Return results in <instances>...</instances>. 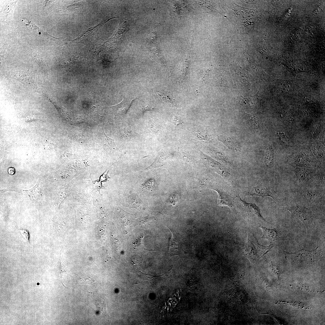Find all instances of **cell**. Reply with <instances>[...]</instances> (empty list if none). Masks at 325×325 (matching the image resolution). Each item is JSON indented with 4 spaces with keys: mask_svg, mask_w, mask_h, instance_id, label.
I'll list each match as a JSON object with an SVG mask.
<instances>
[{
    "mask_svg": "<svg viewBox=\"0 0 325 325\" xmlns=\"http://www.w3.org/2000/svg\"><path fill=\"white\" fill-rule=\"evenodd\" d=\"M274 246L273 244L266 246L260 244L254 234L250 233L248 234L244 252L248 257L254 259L262 257Z\"/></svg>",
    "mask_w": 325,
    "mask_h": 325,
    "instance_id": "6da1fadb",
    "label": "cell"
},
{
    "mask_svg": "<svg viewBox=\"0 0 325 325\" xmlns=\"http://www.w3.org/2000/svg\"><path fill=\"white\" fill-rule=\"evenodd\" d=\"M281 208L288 210L290 212L292 217L297 218L302 222L306 228L308 234L312 222V215L308 209L297 204L291 205Z\"/></svg>",
    "mask_w": 325,
    "mask_h": 325,
    "instance_id": "7a4b0ae2",
    "label": "cell"
},
{
    "mask_svg": "<svg viewBox=\"0 0 325 325\" xmlns=\"http://www.w3.org/2000/svg\"><path fill=\"white\" fill-rule=\"evenodd\" d=\"M9 77L28 86L38 92L39 89L36 84L34 74L29 70H18L11 72Z\"/></svg>",
    "mask_w": 325,
    "mask_h": 325,
    "instance_id": "3957f363",
    "label": "cell"
},
{
    "mask_svg": "<svg viewBox=\"0 0 325 325\" xmlns=\"http://www.w3.org/2000/svg\"><path fill=\"white\" fill-rule=\"evenodd\" d=\"M237 198L244 212L249 219L260 222H267L261 214L259 208L255 203H247L239 196Z\"/></svg>",
    "mask_w": 325,
    "mask_h": 325,
    "instance_id": "277c9868",
    "label": "cell"
},
{
    "mask_svg": "<svg viewBox=\"0 0 325 325\" xmlns=\"http://www.w3.org/2000/svg\"><path fill=\"white\" fill-rule=\"evenodd\" d=\"M202 155L211 168L230 182L234 184L233 178L222 164L203 153Z\"/></svg>",
    "mask_w": 325,
    "mask_h": 325,
    "instance_id": "5b68a950",
    "label": "cell"
},
{
    "mask_svg": "<svg viewBox=\"0 0 325 325\" xmlns=\"http://www.w3.org/2000/svg\"><path fill=\"white\" fill-rule=\"evenodd\" d=\"M243 191L246 196H256L262 197H269L274 199L272 192L263 184L252 187H245Z\"/></svg>",
    "mask_w": 325,
    "mask_h": 325,
    "instance_id": "8992f818",
    "label": "cell"
},
{
    "mask_svg": "<svg viewBox=\"0 0 325 325\" xmlns=\"http://www.w3.org/2000/svg\"><path fill=\"white\" fill-rule=\"evenodd\" d=\"M137 98H125L119 103L110 107L117 114L124 115L127 113L133 101Z\"/></svg>",
    "mask_w": 325,
    "mask_h": 325,
    "instance_id": "52a82bcc",
    "label": "cell"
},
{
    "mask_svg": "<svg viewBox=\"0 0 325 325\" xmlns=\"http://www.w3.org/2000/svg\"><path fill=\"white\" fill-rule=\"evenodd\" d=\"M212 189L216 191L218 194V205L227 206L231 209L233 207L232 198L230 195L222 189L219 188H214Z\"/></svg>",
    "mask_w": 325,
    "mask_h": 325,
    "instance_id": "ba28073f",
    "label": "cell"
},
{
    "mask_svg": "<svg viewBox=\"0 0 325 325\" xmlns=\"http://www.w3.org/2000/svg\"><path fill=\"white\" fill-rule=\"evenodd\" d=\"M17 1H6L2 6L0 11L1 16L4 20L8 21L12 18L13 13Z\"/></svg>",
    "mask_w": 325,
    "mask_h": 325,
    "instance_id": "9c48e42d",
    "label": "cell"
},
{
    "mask_svg": "<svg viewBox=\"0 0 325 325\" xmlns=\"http://www.w3.org/2000/svg\"><path fill=\"white\" fill-rule=\"evenodd\" d=\"M42 190L39 185V181L31 189L23 190L26 197L32 202L37 201L41 197Z\"/></svg>",
    "mask_w": 325,
    "mask_h": 325,
    "instance_id": "30bf717a",
    "label": "cell"
},
{
    "mask_svg": "<svg viewBox=\"0 0 325 325\" xmlns=\"http://www.w3.org/2000/svg\"><path fill=\"white\" fill-rule=\"evenodd\" d=\"M22 21L24 22L26 27L30 30L35 32L40 36L48 39L54 38H57L49 35L47 32L37 26L32 21H28L25 19H23Z\"/></svg>",
    "mask_w": 325,
    "mask_h": 325,
    "instance_id": "8fae6325",
    "label": "cell"
},
{
    "mask_svg": "<svg viewBox=\"0 0 325 325\" xmlns=\"http://www.w3.org/2000/svg\"><path fill=\"white\" fill-rule=\"evenodd\" d=\"M261 228L263 234L261 239H267L270 243H273L279 238L278 233L276 229L268 228L263 226L261 227Z\"/></svg>",
    "mask_w": 325,
    "mask_h": 325,
    "instance_id": "7c38bea8",
    "label": "cell"
},
{
    "mask_svg": "<svg viewBox=\"0 0 325 325\" xmlns=\"http://www.w3.org/2000/svg\"><path fill=\"white\" fill-rule=\"evenodd\" d=\"M218 139L230 149L234 151H239L240 147L238 142L231 137L226 136H220Z\"/></svg>",
    "mask_w": 325,
    "mask_h": 325,
    "instance_id": "4fadbf2b",
    "label": "cell"
},
{
    "mask_svg": "<svg viewBox=\"0 0 325 325\" xmlns=\"http://www.w3.org/2000/svg\"><path fill=\"white\" fill-rule=\"evenodd\" d=\"M166 161V154L164 153L161 152L158 155L153 162L144 170H147L157 167H164Z\"/></svg>",
    "mask_w": 325,
    "mask_h": 325,
    "instance_id": "5bb4252c",
    "label": "cell"
},
{
    "mask_svg": "<svg viewBox=\"0 0 325 325\" xmlns=\"http://www.w3.org/2000/svg\"><path fill=\"white\" fill-rule=\"evenodd\" d=\"M296 176L299 180L301 182H305L311 178V171L305 167L297 168L295 170Z\"/></svg>",
    "mask_w": 325,
    "mask_h": 325,
    "instance_id": "9a60e30c",
    "label": "cell"
},
{
    "mask_svg": "<svg viewBox=\"0 0 325 325\" xmlns=\"http://www.w3.org/2000/svg\"><path fill=\"white\" fill-rule=\"evenodd\" d=\"M29 53L31 57L37 63L44 71H47V67L46 62L44 59L40 54L38 52L33 50H30Z\"/></svg>",
    "mask_w": 325,
    "mask_h": 325,
    "instance_id": "2e32d148",
    "label": "cell"
},
{
    "mask_svg": "<svg viewBox=\"0 0 325 325\" xmlns=\"http://www.w3.org/2000/svg\"><path fill=\"white\" fill-rule=\"evenodd\" d=\"M246 120L249 126L254 130H257L261 127L259 120L255 116L251 114L246 113Z\"/></svg>",
    "mask_w": 325,
    "mask_h": 325,
    "instance_id": "e0dca14e",
    "label": "cell"
},
{
    "mask_svg": "<svg viewBox=\"0 0 325 325\" xmlns=\"http://www.w3.org/2000/svg\"><path fill=\"white\" fill-rule=\"evenodd\" d=\"M302 195L304 199L309 201L316 200L320 197L319 194L317 192L308 190L303 191Z\"/></svg>",
    "mask_w": 325,
    "mask_h": 325,
    "instance_id": "ac0fdd59",
    "label": "cell"
},
{
    "mask_svg": "<svg viewBox=\"0 0 325 325\" xmlns=\"http://www.w3.org/2000/svg\"><path fill=\"white\" fill-rule=\"evenodd\" d=\"M156 94L162 101L172 105H177L176 101L169 94L160 91H157Z\"/></svg>",
    "mask_w": 325,
    "mask_h": 325,
    "instance_id": "d6986e66",
    "label": "cell"
},
{
    "mask_svg": "<svg viewBox=\"0 0 325 325\" xmlns=\"http://www.w3.org/2000/svg\"><path fill=\"white\" fill-rule=\"evenodd\" d=\"M265 160L266 166L268 168L271 167L273 163L274 156L273 152L271 148L267 149Z\"/></svg>",
    "mask_w": 325,
    "mask_h": 325,
    "instance_id": "ffe728a7",
    "label": "cell"
},
{
    "mask_svg": "<svg viewBox=\"0 0 325 325\" xmlns=\"http://www.w3.org/2000/svg\"><path fill=\"white\" fill-rule=\"evenodd\" d=\"M254 96L250 97L244 98L241 96L240 99V104L244 107L246 108H251L253 107L254 105L253 99Z\"/></svg>",
    "mask_w": 325,
    "mask_h": 325,
    "instance_id": "44dd1931",
    "label": "cell"
},
{
    "mask_svg": "<svg viewBox=\"0 0 325 325\" xmlns=\"http://www.w3.org/2000/svg\"><path fill=\"white\" fill-rule=\"evenodd\" d=\"M193 137L195 139L200 140L209 141L211 140L207 133L201 130L195 131L193 133Z\"/></svg>",
    "mask_w": 325,
    "mask_h": 325,
    "instance_id": "7402d4cb",
    "label": "cell"
},
{
    "mask_svg": "<svg viewBox=\"0 0 325 325\" xmlns=\"http://www.w3.org/2000/svg\"><path fill=\"white\" fill-rule=\"evenodd\" d=\"M156 110V108L150 105L144 103L139 106L138 114L139 116H141L147 111H153Z\"/></svg>",
    "mask_w": 325,
    "mask_h": 325,
    "instance_id": "603a6c76",
    "label": "cell"
},
{
    "mask_svg": "<svg viewBox=\"0 0 325 325\" xmlns=\"http://www.w3.org/2000/svg\"><path fill=\"white\" fill-rule=\"evenodd\" d=\"M104 138V145L109 149L117 150L118 149L113 139L107 136L103 128Z\"/></svg>",
    "mask_w": 325,
    "mask_h": 325,
    "instance_id": "cb8c5ba5",
    "label": "cell"
},
{
    "mask_svg": "<svg viewBox=\"0 0 325 325\" xmlns=\"http://www.w3.org/2000/svg\"><path fill=\"white\" fill-rule=\"evenodd\" d=\"M129 204L134 207L139 208L143 206L140 198L135 195H132L129 198Z\"/></svg>",
    "mask_w": 325,
    "mask_h": 325,
    "instance_id": "d4e9b609",
    "label": "cell"
},
{
    "mask_svg": "<svg viewBox=\"0 0 325 325\" xmlns=\"http://www.w3.org/2000/svg\"><path fill=\"white\" fill-rule=\"evenodd\" d=\"M209 150L215 157L221 160L223 162L227 163H230L231 162L229 159L222 153L212 149H209Z\"/></svg>",
    "mask_w": 325,
    "mask_h": 325,
    "instance_id": "484cf974",
    "label": "cell"
},
{
    "mask_svg": "<svg viewBox=\"0 0 325 325\" xmlns=\"http://www.w3.org/2000/svg\"><path fill=\"white\" fill-rule=\"evenodd\" d=\"M208 75L209 73L207 71H206L203 73H202L201 75L200 78L198 82V83L197 85V94L199 92L201 87L204 84L205 81L207 79L208 77Z\"/></svg>",
    "mask_w": 325,
    "mask_h": 325,
    "instance_id": "4316f807",
    "label": "cell"
},
{
    "mask_svg": "<svg viewBox=\"0 0 325 325\" xmlns=\"http://www.w3.org/2000/svg\"><path fill=\"white\" fill-rule=\"evenodd\" d=\"M16 227L19 231V232L23 237V239L24 240L26 243H27L29 246H31V245L29 241L30 235L28 230L26 229H18L17 226H16Z\"/></svg>",
    "mask_w": 325,
    "mask_h": 325,
    "instance_id": "83f0119b",
    "label": "cell"
},
{
    "mask_svg": "<svg viewBox=\"0 0 325 325\" xmlns=\"http://www.w3.org/2000/svg\"><path fill=\"white\" fill-rule=\"evenodd\" d=\"M278 139L280 144L285 146H287L288 144V142L284 133L283 132H278L277 133Z\"/></svg>",
    "mask_w": 325,
    "mask_h": 325,
    "instance_id": "f1b7e54d",
    "label": "cell"
},
{
    "mask_svg": "<svg viewBox=\"0 0 325 325\" xmlns=\"http://www.w3.org/2000/svg\"><path fill=\"white\" fill-rule=\"evenodd\" d=\"M172 121L173 124L175 125L178 126L182 124L183 122L179 117L177 116H174L172 118Z\"/></svg>",
    "mask_w": 325,
    "mask_h": 325,
    "instance_id": "f546056e",
    "label": "cell"
},
{
    "mask_svg": "<svg viewBox=\"0 0 325 325\" xmlns=\"http://www.w3.org/2000/svg\"><path fill=\"white\" fill-rule=\"evenodd\" d=\"M109 169H108L106 170L105 172L100 177L99 181L96 180L97 181L100 182L101 184V182L104 181H107L108 180V179L109 178L108 175V172Z\"/></svg>",
    "mask_w": 325,
    "mask_h": 325,
    "instance_id": "4dcf8cb0",
    "label": "cell"
},
{
    "mask_svg": "<svg viewBox=\"0 0 325 325\" xmlns=\"http://www.w3.org/2000/svg\"><path fill=\"white\" fill-rule=\"evenodd\" d=\"M80 281H83L85 283L91 285H93L94 283V280L93 278L90 277L83 278L80 280Z\"/></svg>",
    "mask_w": 325,
    "mask_h": 325,
    "instance_id": "1f68e13d",
    "label": "cell"
},
{
    "mask_svg": "<svg viewBox=\"0 0 325 325\" xmlns=\"http://www.w3.org/2000/svg\"><path fill=\"white\" fill-rule=\"evenodd\" d=\"M11 171V172L9 174H10V175H13L14 174V172H15L14 169L13 168H9V169H8V171Z\"/></svg>",
    "mask_w": 325,
    "mask_h": 325,
    "instance_id": "d6a6232c",
    "label": "cell"
}]
</instances>
